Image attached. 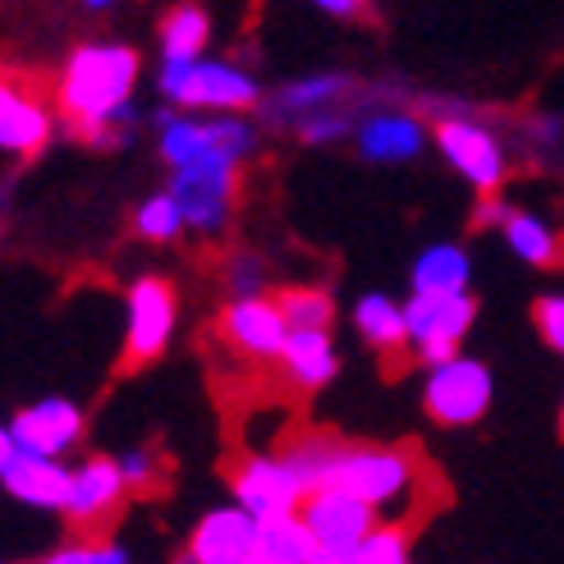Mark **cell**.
I'll list each match as a JSON object with an SVG mask.
<instances>
[{
	"label": "cell",
	"instance_id": "22",
	"mask_svg": "<svg viewBox=\"0 0 564 564\" xmlns=\"http://www.w3.org/2000/svg\"><path fill=\"white\" fill-rule=\"evenodd\" d=\"M413 294H468L473 285V258L459 243H432L417 252L413 275H409Z\"/></svg>",
	"mask_w": 564,
	"mask_h": 564
},
{
	"label": "cell",
	"instance_id": "17",
	"mask_svg": "<svg viewBox=\"0 0 564 564\" xmlns=\"http://www.w3.org/2000/svg\"><path fill=\"white\" fill-rule=\"evenodd\" d=\"M184 551L193 555V564H243L258 551V519L239 505H216L203 519L193 523Z\"/></svg>",
	"mask_w": 564,
	"mask_h": 564
},
{
	"label": "cell",
	"instance_id": "1",
	"mask_svg": "<svg viewBox=\"0 0 564 564\" xmlns=\"http://www.w3.org/2000/svg\"><path fill=\"white\" fill-rule=\"evenodd\" d=\"M138 69H143V61L133 46H78L61 69V83H55V110L65 120V133L88 148H124L133 129Z\"/></svg>",
	"mask_w": 564,
	"mask_h": 564
},
{
	"label": "cell",
	"instance_id": "26",
	"mask_svg": "<svg viewBox=\"0 0 564 564\" xmlns=\"http://www.w3.org/2000/svg\"><path fill=\"white\" fill-rule=\"evenodd\" d=\"M33 564H133V555L120 538H106V532H78V538L37 555Z\"/></svg>",
	"mask_w": 564,
	"mask_h": 564
},
{
	"label": "cell",
	"instance_id": "11",
	"mask_svg": "<svg viewBox=\"0 0 564 564\" xmlns=\"http://www.w3.org/2000/svg\"><path fill=\"white\" fill-rule=\"evenodd\" d=\"M171 193L184 207V230L193 235H220L230 225L235 193H239V165L230 161H197L171 171Z\"/></svg>",
	"mask_w": 564,
	"mask_h": 564
},
{
	"label": "cell",
	"instance_id": "27",
	"mask_svg": "<svg viewBox=\"0 0 564 564\" xmlns=\"http://www.w3.org/2000/svg\"><path fill=\"white\" fill-rule=\"evenodd\" d=\"M275 303H280V313H285L290 330H330V322H335V299L317 285H290L275 294Z\"/></svg>",
	"mask_w": 564,
	"mask_h": 564
},
{
	"label": "cell",
	"instance_id": "13",
	"mask_svg": "<svg viewBox=\"0 0 564 564\" xmlns=\"http://www.w3.org/2000/svg\"><path fill=\"white\" fill-rule=\"evenodd\" d=\"M10 436H14V449H23V455L69 459L83 445V436H88V413H83V404L65 400V394H46V400L23 404L10 417Z\"/></svg>",
	"mask_w": 564,
	"mask_h": 564
},
{
	"label": "cell",
	"instance_id": "35",
	"mask_svg": "<svg viewBox=\"0 0 564 564\" xmlns=\"http://www.w3.org/2000/svg\"><path fill=\"white\" fill-rule=\"evenodd\" d=\"M313 6H317L322 14H335V19H362L372 0H313Z\"/></svg>",
	"mask_w": 564,
	"mask_h": 564
},
{
	"label": "cell",
	"instance_id": "40",
	"mask_svg": "<svg viewBox=\"0 0 564 564\" xmlns=\"http://www.w3.org/2000/svg\"><path fill=\"white\" fill-rule=\"evenodd\" d=\"M243 564H271V560H267V555H258V551H252V555H248Z\"/></svg>",
	"mask_w": 564,
	"mask_h": 564
},
{
	"label": "cell",
	"instance_id": "18",
	"mask_svg": "<svg viewBox=\"0 0 564 564\" xmlns=\"http://www.w3.org/2000/svg\"><path fill=\"white\" fill-rule=\"evenodd\" d=\"M0 491L14 505L37 514H61L65 510V491H69V464L65 459H42V455H14L0 468Z\"/></svg>",
	"mask_w": 564,
	"mask_h": 564
},
{
	"label": "cell",
	"instance_id": "28",
	"mask_svg": "<svg viewBox=\"0 0 564 564\" xmlns=\"http://www.w3.org/2000/svg\"><path fill=\"white\" fill-rule=\"evenodd\" d=\"M133 230L143 235V239H152V243L180 239V235H184V207H180V197H175V193L148 197V203L138 207V216H133Z\"/></svg>",
	"mask_w": 564,
	"mask_h": 564
},
{
	"label": "cell",
	"instance_id": "31",
	"mask_svg": "<svg viewBox=\"0 0 564 564\" xmlns=\"http://www.w3.org/2000/svg\"><path fill=\"white\" fill-rule=\"evenodd\" d=\"M354 564H413L409 528L404 523H377L368 532V542L354 551Z\"/></svg>",
	"mask_w": 564,
	"mask_h": 564
},
{
	"label": "cell",
	"instance_id": "2",
	"mask_svg": "<svg viewBox=\"0 0 564 564\" xmlns=\"http://www.w3.org/2000/svg\"><path fill=\"white\" fill-rule=\"evenodd\" d=\"M326 487H340L372 505L381 523H404L422 500H427L432 473L413 445H368V441H340L326 473Z\"/></svg>",
	"mask_w": 564,
	"mask_h": 564
},
{
	"label": "cell",
	"instance_id": "7",
	"mask_svg": "<svg viewBox=\"0 0 564 564\" xmlns=\"http://www.w3.org/2000/svg\"><path fill=\"white\" fill-rule=\"evenodd\" d=\"M258 148V129L243 116H212V120H188V116H165L161 120V156L171 171L197 161H230L243 165L248 152Z\"/></svg>",
	"mask_w": 564,
	"mask_h": 564
},
{
	"label": "cell",
	"instance_id": "38",
	"mask_svg": "<svg viewBox=\"0 0 564 564\" xmlns=\"http://www.w3.org/2000/svg\"><path fill=\"white\" fill-rule=\"evenodd\" d=\"M83 6H93V10H106V6H116V0H83Z\"/></svg>",
	"mask_w": 564,
	"mask_h": 564
},
{
	"label": "cell",
	"instance_id": "29",
	"mask_svg": "<svg viewBox=\"0 0 564 564\" xmlns=\"http://www.w3.org/2000/svg\"><path fill=\"white\" fill-rule=\"evenodd\" d=\"M519 143L532 161H564V116H555V110L528 116L519 124Z\"/></svg>",
	"mask_w": 564,
	"mask_h": 564
},
{
	"label": "cell",
	"instance_id": "8",
	"mask_svg": "<svg viewBox=\"0 0 564 564\" xmlns=\"http://www.w3.org/2000/svg\"><path fill=\"white\" fill-rule=\"evenodd\" d=\"M55 120H61V110L33 74L0 69V152L19 161L42 156L55 138Z\"/></svg>",
	"mask_w": 564,
	"mask_h": 564
},
{
	"label": "cell",
	"instance_id": "39",
	"mask_svg": "<svg viewBox=\"0 0 564 564\" xmlns=\"http://www.w3.org/2000/svg\"><path fill=\"white\" fill-rule=\"evenodd\" d=\"M171 564H193V555H188V551H180V555H171Z\"/></svg>",
	"mask_w": 564,
	"mask_h": 564
},
{
	"label": "cell",
	"instance_id": "21",
	"mask_svg": "<svg viewBox=\"0 0 564 564\" xmlns=\"http://www.w3.org/2000/svg\"><path fill=\"white\" fill-rule=\"evenodd\" d=\"M496 230L505 235V248H510L514 258L528 262V267H555L560 252H564L560 230H555L546 216H538V212L505 207V216L496 220Z\"/></svg>",
	"mask_w": 564,
	"mask_h": 564
},
{
	"label": "cell",
	"instance_id": "33",
	"mask_svg": "<svg viewBox=\"0 0 564 564\" xmlns=\"http://www.w3.org/2000/svg\"><path fill=\"white\" fill-rule=\"evenodd\" d=\"M225 285H230V299L267 294V267H262V258H248V252H239V258L230 262V275H225Z\"/></svg>",
	"mask_w": 564,
	"mask_h": 564
},
{
	"label": "cell",
	"instance_id": "5",
	"mask_svg": "<svg viewBox=\"0 0 564 564\" xmlns=\"http://www.w3.org/2000/svg\"><path fill=\"white\" fill-rule=\"evenodd\" d=\"M491 400H496V377L482 358L468 354L441 358L422 377V409L441 427H473V422L487 417Z\"/></svg>",
	"mask_w": 564,
	"mask_h": 564
},
{
	"label": "cell",
	"instance_id": "3",
	"mask_svg": "<svg viewBox=\"0 0 564 564\" xmlns=\"http://www.w3.org/2000/svg\"><path fill=\"white\" fill-rule=\"evenodd\" d=\"M156 88L161 97L180 106V110H216V116H243V110H258L262 106V88L258 78L239 65H225V61H180V65H165L156 74Z\"/></svg>",
	"mask_w": 564,
	"mask_h": 564
},
{
	"label": "cell",
	"instance_id": "30",
	"mask_svg": "<svg viewBox=\"0 0 564 564\" xmlns=\"http://www.w3.org/2000/svg\"><path fill=\"white\" fill-rule=\"evenodd\" d=\"M116 464H120V473H124L129 496H148V491H156V487L165 482V459H161V449H152V445H129V449H120Z\"/></svg>",
	"mask_w": 564,
	"mask_h": 564
},
{
	"label": "cell",
	"instance_id": "19",
	"mask_svg": "<svg viewBox=\"0 0 564 564\" xmlns=\"http://www.w3.org/2000/svg\"><path fill=\"white\" fill-rule=\"evenodd\" d=\"M275 362L299 394H313V390L330 386L335 372H340V354H335L330 330H290Z\"/></svg>",
	"mask_w": 564,
	"mask_h": 564
},
{
	"label": "cell",
	"instance_id": "37",
	"mask_svg": "<svg viewBox=\"0 0 564 564\" xmlns=\"http://www.w3.org/2000/svg\"><path fill=\"white\" fill-rule=\"evenodd\" d=\"M307 564H354V555H340V551H317Z\"/></svg>",
	"mask_w": 564,
	"mask_h": 564
},
{
	"label": "cell",
	"instance_id": "34",
	"mask_svg": "<svg viewBox=\"0 0 564 564\" xmlns=\"http://www.w3.org/2000/svg\"><path fill=\"white\" fill-rule=\"evenodd\" d=\"M538 330H542V340L564 358V294L538 299Z\"/></svg>",
	"mask_w": 564,
	"mask_h": 564
},
{
	"label": "cell",
	"instance_id": "32",
	"mask_svg": "<svg viewBox=\"0 0 564 564\" xmlns=\"http://www.w3.org/2000/svg\"><path fill=\"white\" fill-rule=\"evenodd\" d=\"M354 124H358V116L349 106H330V110H317V116L299 120L294 129L303 143H340V138H354Z\"/></svg>",
	"mask_w": 564,
	"mask_h": 564
},
{
	"label": "cell",
	"instance_id": "15",
	"mask_svg": "<svg viewBox=\"0 0 564 564\" xmlns=\"http://www.w3.org/2000/svg\"><path fill=\"white\" fill-rule=\"evenodd\" d=\"M220 340L230 345L248 362H275L285 349L290 322L280 313L275 294H252V299H230L220 307Z\"/></svg>",
	"mask_w": 564,
	"mask_h": 564
},
{
	"label": "cell",
	"instance_id": "4",
	"mask_svg": "<svg viewBox=\"0 0 564 564\" xmlns=\"http://www.w3.org/2000/svg\"><path fill=\"white\" fill-rule=\"evenodd\" d=\"M432 138H436V152L445 156V165L477 197L500 193L505 180H510V143H505V138L487 120H477V110H473V116L436 120Z\"/></svg>",
	"mask_w": 564,
	"mask_h": 564
},
{
	"label": "cell",
	"instance_id": "12",
	"mask_svg": "<svg viewBox=\"0 0 564 564\" xmlns=\"http://www.w3.org/2000/svg\"><path fill=\"white\" fill-rule=\"evenodd\" d=\"M124 500H129V487L116 455H83L78 464H69V491H65L61 519L74 532H101L124 510Z\"/></svg>",
	"mask_w": 564,
	"mask_h": 564
},
{
	"label": "cell",
	"instance_id": "9",
	"mask_svg": "<svg viewBox=\"0 0 564 564\" xmlns=\"http://www.w3.org/2000/svg\"><path fill=\"white\" fill-rule=\"evenodd\" d=\"M477 322L473 294H413L404 303V326H409V354L432 368L441 358H455L464 349V335Z\"/></svg>",
	"mask_w": 564,
	"mask_h": 564
},
{
	"label": "cell",
	"instance_id": "23",
	"mask_svg": "<svg viewBox=\"0 0 564 564\" xmlns=\"http://www.w3.org/2000/svg\"><path fill=\"white\" fill-rule=\"evenodd\" d=\"M354 330L362 335V345H372L377 354H404L409 349L404 303H394L390 294H362L354 303Z\"/></svg>",
	"mask_w": 564,
	"mask_h": 564
},
{
	"label": "cell",
	"instance_id": "16",
	"mask_svg": "<svg viewBox=\"0 0 564 564\" xmlns=\"http://www.w3.org/2000/svg\"><path fill=\"white\" fill-rule=\"evenodd\" d=\"M354 148L372 165H404L427 148V124L409 106H372L354 124Z\"/></svg>",
	"mask_w": 564,
	"mask_h": 564
},
{
	"label": "cell",
	"instance_id": "10",
	"mask_svg": "<svg viewBox=\"0 0 564 564\" xmlns=\"http://www.w3.org/2000/svg\"><path fill=\"white\" fill-rule=\"evenodd\" d=\"M303 482L290 468V459L280 449H252V455L235 459L230 468V500L239 510H248L258 523L280 519V514H299L303 505Z\"/></svg>",
	"mask_w": 564,
	"mask_h": 564
},
{
	"label": "cell",
	"instance_id": "6",
	"mask_svg": "<svg viewBox=\"0 0 564 564\" xmlns=\"http://www.w3.org/2000/svg\"><path fill=\"white\" fill-rule=\"evenodd\" d=\"M175 326H180V294L171 280L161 275H138L133 285L124 290V354H120V368H148L156 362L175 340Z\"/></svg>",
	"mask_w": 564,
	"mask_h": 564
},
{
	"label": "cell",
	"instance_id": "20",
	"mask_svg": "<svg viewBox=\"0 0 564 564\" xmlns=\"http://www.w3.org/2000/svg\"><path fill=\"white\" fill-rule=\"evenodd\" d=\"M354 97V78L349 74H313V78H299V83H285L267 106V116L275 124H299L317 110H330V106H345Z\"/></svg>",
	"mask_w": 564,
	"mask_h": 564
},
{
	"label": "cell",
	"instance_id": "36",
	"mask_svg": "<svg viewBox=\"0 0 564 564\" xmlns=\"http://www.w3.org/2000/svg\"><path fill=\"white\" fill-rule=\"evenodd\" d=\"M10 455H14V436H10V422H0V468H6Z\"/></svg>",
	"mask_w": 564,
	"mask_h": 564
},
{
	"label": "cell",
	"instance_id": "24",
	"mask_svg": "<svg viewBox=\"0 0 564 564\" xmlns=\"http://www.w3.org/2000/svg\"><path fill=\"white\" fill-rule=\"evenodd\" d=\"M207 42H212V19L203 6H175L161 19V61L165 65L197 61Z\"/></svg>",
	"mask_w": 564,
	"mask_h": 564
},
{
	"label": "cell",
	"instance_id": "25",
	"mask_svg": "<svg viewBox=\"0 0 564 564\" xmlns=\"http://www.w3.org/2000/svg\"><path fill=\"white\" fill-rule=\"evenodd\" d=\"M258 555H267L271 564H307L317 555V542L299 514H280L258 523Z\"/></svg>",
	"mask_w": 564,
	"mask_h": 564
},
{
	"label": "cell",
	"instance_id": "14",
	"mask_svg": "<svg viewBox=\"0 0 564 564\" xmlns=\"http://www.w3.org/2000/svg\"><path fill=\"white\" fill-rule=\"evenodd\" d=\"M299 519L307 523V532H313L317 551H340V555H354L362 542H368V532L381 523L372 505H362L358 496H349L340 487L307 491L299 505Z\"/></svg>",
	"mask_w": 564,
	"mask_h": 564
},
{
	"label": "cell",
	"instance_id": "41",
	"mask_svg": "<svg viewBox=\"0 0 564 564\" xmlns=\"http://www.w3.org/2000/svg\"><path fill=\"white\" fill-rule=\"evenodd\" d=\"M0 564H14V560H0Z\"/></svg>",
	"mask_w": 564,
	"mask_h": 564
}]
</instances>
